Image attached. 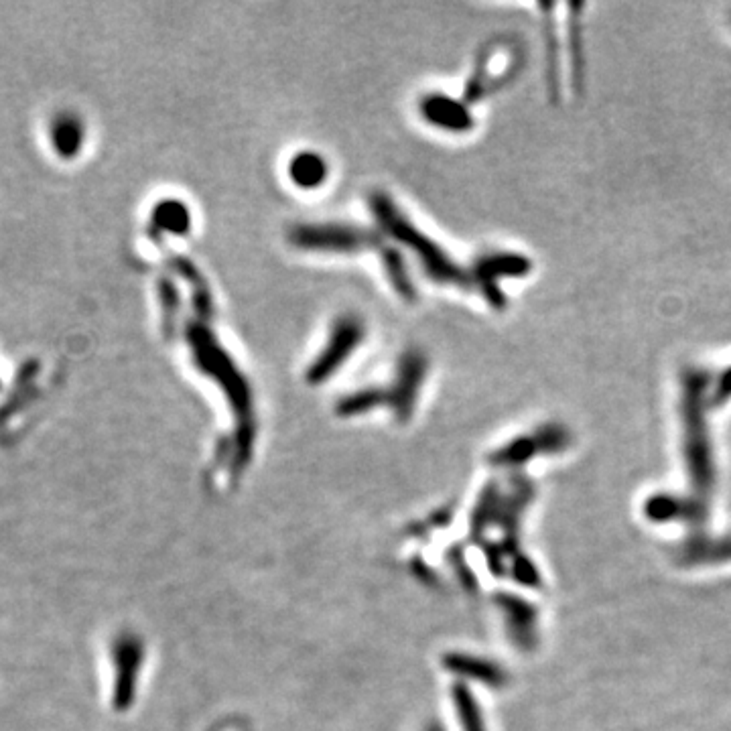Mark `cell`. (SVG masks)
Instances as JSON below:
<instances>
[{"label": "cell", "instance_id": "cell-8", "mask_svg": "<svg viewBox=\"0 0 731 731\" xmlns=\"http://www.w3.org/2000/svg\"><path fill=\"white\" fill-rule=\"evenodd\" d=\"M539 9L543 11V29H545V76H547V90L553 102L561 96V39L555 21V5L541 3Z\"/></svg>", "mask_w": 731, "mask_h": 731}, {"label": "cell", "instance_id": "cell-10", "mask_svg": "<svg viewBox=\"0 0 731 731\" xmlns=\"http://www.w3.org/2000/svg\"><path fill=\"white\" fill-rule=\"evenodd\" d=\"M457 669L468 675L476 681H482L484 685L492 687V689H502L508 685V673L504 669H500L496 662L486 660V658H476V656H463L457 658Z\"/></svg>", "mask_w": 731, "mask_h": 731}, {"label": "cell", "instance_id": "cell-2", "mask_svg": "<svg viewBox=\"0 0 731 731\" xmlns=\"http://www.w3.org/2000/svg\"><path fill=\"white\" fill-rule=\"evenodd\" d=\"M573 431L561 421H549L530 433L518 435L490 455V463L518 472L539 457H559L573 447Z\"/></svg>", "mask_w": 731, "mask_h": 731}, {"label": "cell", "instance_id": "cell-12", "mask_svg": "<svg viewBox=\"0 0 731 731\" xmlns=\"http://www.w3.org/2000/svg\"><path fill=\"white\" fill-rule=\"evenodd\" d=\"M323 173H325L323 163H321L317 157H313V155H305V157L295 159V163H293V167H291V175H293V179H295L297 183H301V185H309V187H311V185H317V183L321 181Z\"/></svg>", "mask_w": 731, "mask_h": 731}, {"label": "cell", "instance_id": "cell-5", "mask_svg": "<svg viewBox=\"0 0 731 731\" xmlns=\"http://www.w3.org/2000/svg\"><path fill=\"white\" fill-rule=\"evenodd\" d=\"M533 273V260L518 252H496L478 262V271L474 281L488 295V301L494 305H502L504 295L500 293L496 281L498 279H524Z\"/></svg>", "mask_w": 731, "mask_h": 731}, {"label": "cell", "instance_id": "cell-4", "mask_svg": "<svg viewBox=\"0 0 731 731\" xmlns=\"http://www.w3.org/2000/svg\"><path fill=\"white\" fill-rule=\"evenodd\" d=\"M496 606L502 612L506 634L518 652L530 654L541 640V610L526 597L514 593L496 595Z\"/></svg>", "mask_w": 731, "mask_h": 731}, {"label": "cell", "instance_id": "cell-13", "mask_svg": "<svg viewBox=\"0 0 731 731\" xmlns=\"http://www.w3.org/2000/svg\"><path fill=\"white\" fill-rule=\"evenodd\" d=\"M459 711H461L463 731H486L482 713H480L476 701L468 693H459Z\"/></svg>", "mask_w": 731, "mask_h": 731}, {"label": "cell", "instance_id": "cell-1", "mask_svg": "<svg viewBox=\"0 0 731 731\" xmlns=\"http://www.w3.org/2000/svg\"><path fill=\"white\" fill-rule=\"evenodd\" d=\"M713 376L701 366H687L679 380V427L681 461L687 494L711 510L717 490V461L711 439L709 413Z\"/></svg>", "mask_w": 731, "mask_h": 731}, {"label": "cell", "instance_id": "cell-3", "mask_svg": "<svg viewBox=\"0 0 731 731\" xmlns=\"http://www.w3.org/2000/svg\"><path fill=\"white\" fill-rule=\"evenodd\" d=\"M711 510L701 506L687 492H652L642 502V516L648 524L664 526V524H685L693 533H701L707 526Z\"/></svg>", "mask_w": 731, "mask_h": 731}, {"label": "cell", "instance_id": "cell-6", "mask_svg": "<svg viewBox=\"0 0 731 731\" xmlns=\"http://www.w3.org/2000/svg\"><path fill=\"white\" fill-rule=\"evenodd\" d=\"M677 561L681 567H719L731 563V535L711 537L705 530L693 533L679 549Z\"/></svg>", "mask_w": 731, "mask_h": 731}, {"label": "cell", "instance_id": "cell-11", "mask_svg": "<svg viewBox=\"0 0 731 731\" xmlns=\"http://www.w3.org/2000/svg\"><path fill=\"white\" fill-rule=\"evenodd\" d=\"M429 114L435 118L437 124H443L453 130H468L474 124L468 110H465L459 102H451L445 98L433 100L429 104Z\"/></svg>", "mask_w": 731, "mask_h": 731}, {"label": "cell", "instance_id": "cell-14", "mask_svg": "<svg viewBox=\"0 0 731 731\" xmlns=\"http://www.w3.org/2000/svg\"><path fill=\"white\" fill-rule=\"evenodd\" d=\"M731 401V366L723 368L711 386V409H719Z\"/></svg>", "mask_w": 731, "mask_h": 731}, {"label": "cell", "instance_id": "cell-9", "mask_svg": "<svg viewBox=\"0 0 731 731\" xmlns=\"http://www.w3.org/2000/svg\"><path fill=\"white\" fill-rule=\"evenodd\" d=\"M583 9L585 7L581 3H571L567 7V61L571 86L575 88V92H581L585 84V37L581 23Z\"/></svg>", "mask_w": 731, "mask_h": 731}, {"label": "cell", "instance_id": "cell-7", "mask_svg": "<svg viewBox=\"0 0 731 731\" xmlns=\"http://www.w3.org/2000/svg\"><path fill=\"white\" fill-rule=\"evenodd\" d=\"M86 139V128L80 116L74 112H59L49 124V141L53 151L61 159H74L80 155Z\"/></svg>", "mask_w": 731, "mask_h": 731}]
</instances>
